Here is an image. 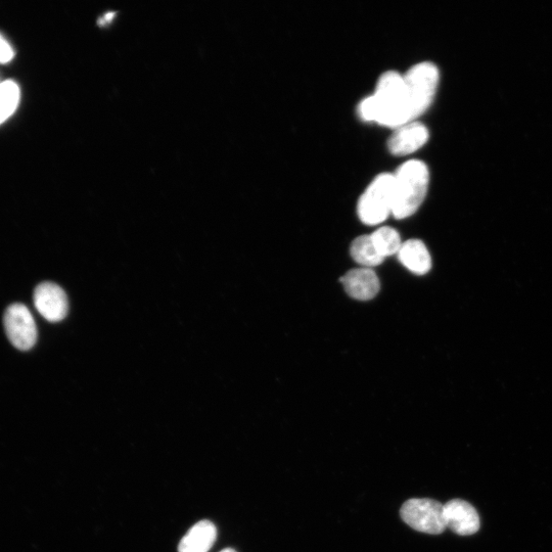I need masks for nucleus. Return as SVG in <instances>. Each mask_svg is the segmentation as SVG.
<instances>
[{"label": "nucleus", "mask_w": 552, "mask_h": 552, "mask_svg": "<svg viewBox=\"0 0 552 552\" xmlns=\"http://www.w3.org/2000/svg\"><path fill=\"white\" fill-rule=\"evenodd\" d=\"M430 184L428 166L420 160L403 163L394 174L392 215L405 219L416 213L424 203Z\"/></svg>", "instance_id": "1"}, {"label": "nucleus", "mask_w": 552, "mask_h": 552, "mask_svg": "<svg viewBox=\"0 0 552 552\" xmlns=\"http://www.w3.org/2000/svg\"><path fill=\"white\" fill-rule=\"evenodd\" d=\"M371 97L375 108L374 122L396 129L412 122L404 78L400 73L396 71L384 73L378 81L375 94Z\"/></svg>", "instance_id": "2"}, {"label": "nucleus", "mask_w": 552, "mask_h": 552, "mask_svg": "<svg viewBox=\"0 0 552 552\" xmlns=\"http://www.w3.org/2000/svg\"><path fill=\"white\" fill-rule=\"evenodd\" d=\"M411 121H416L432 105L440 80L437 66L423 62L412 66L403 75Z\"/></svg>", "instance_id": "3"}, {"label": "nucleus", "mask_w": 552, "mask_h": 552, "mask_svg": "<svg viewBox=\"0 0 552 552\" xmlns=\"http://www.w3.org/2000/svg\"><path fill=\"white\" fill-rule=\"evenodd\" d=\"M393 197L394 174L378 175L358 201L357 213L360 220L367 225L384 222L392 215Z\"/></svg>", "instance_id": "4"}, {"label": "nucleus", "mask_w": 552, "mask_h": 552, "mask_svg": "<svg viewBox=\"0 0 552 552\" xmlns=\"http://www.w3.org/2000/svg\"><path fill=\"white\" fill-rule=\"evenodd\" d=\"M402 520L414 530L438 535L445 531L444 505L429 498L407 500L400 510Z\"/></svg>", "instance_id": "5"}, {"label": "nucleus", "mask_w": 552, "mask_h": 552, "mask_svg": "<svg viewBox=\"0 0 552 552\" xmlns=\"http://www.w3.org/2000/svg\"><path fill=\"white\" fill-rule=\"evenodd\" d=\"M10 342L19 350H30L37 341L35 320L29 309L21 303L11 305L4 319Z\"/></svg>", "instance_id": "6"}, {"label": "nucleus", "mask_w": 552, "mask_h": 552, "mask_svg": "<svg viewBox=\"0 0 552 552\" xmlns=\"http://www.w3.org/2000/svg\"><path fill=\"white\" fill-rule=\"evenodd\" d=\"M34 305L39 314L51 322L63 320L69 311L64 290L53 283H43L34 291Z\"/></svg>", "instance_id": "7"}, {"label": "nucleus", "mask_w": 552, "mask_h": 552, "mask_svg": "<svg viewBox=\"0 0 552 552\" xmlns=\"http://www.w3.org/2000/svg\"><path fill=\"white\" fill-rule=\"evenodd\" d=\"M446 528L460 536H470L480 530V517L474 506L462 499H453L444 505Z\"/></svg>", "instance_id": "8"}, {"label": "nucleus", "mask_w": 552, "mask_h": 552, "mask_svg": "<svg viewBox=\"0 0 552 552\" xmlns=\"http://www.w3.org/2000/svg\"><path fill=\"white\" fill-rule=\"evenodd\" d=\"M428 128L417 121L409 122L396 129L388 142V149L394 156L416 153L429 141Z\"/></svg>", "instance_id": "9"}, {"label": "nucleus", "mask_w": 552, "mask_h": 552, "mask_svg": "<svg viewBox=\"0 0 552 552\" xmlns=\"http://www.w3.org/2000/svg\"><path fill=\"white\" fill-rule=\"evenodd\" d=\"M347 294L359 301H370L380 292L381 284L372 268H358L347 272L341 280Z\"/></svg>", "instance_id": "10"}, {"label": "nucleus", "mask_w": 552, "mask_h": 552, "mask_svg": "<svg viewBox=\"0 0 552 552\" xmlns=\"http://www.w3.org/2000/svg\"><path fill=\"white\" fill-rule=\"evenodd\" d=\"M398 257L407 269L418 275L427 274L432 268L430 252L420 240H409L403 243Z\"/></svg>", "instance_id": "11"}, {"label": "nucleus", "mask_w": 552, "mask_h": 552, "mask_svg": "<svg viewBox=\"0 0 552 552\" xmlns=\"http://www.w3.org/2000/svg\"><path fill=\"white\" fill-rule=\"evenodd\" d=\"M217 538V529L209 521H201L182 538L178 552H208Z\"/></svg>", "instance_id": "12"}, {"label": "nucleus", "mask_w": 552, "mask_h": 552, "mask_svg": "<svg viewBox=\"0 0 552 552\" xmlns=\"http://www.w3.org/2000/svg\"><path fill=\"white\" fill-rule=\"evenodd\" d=\"M20 103V85L12 79L0 82V125L14 116Z\"/></svg>", "instance_id": "13"}, {"label": "nucleus", "mask_w": 552, "mask_h": 552, "mask_svg": "<svg viewBox=\"0 0 552 552\" xmlns=\"http://www.w3.org/2000/svg\"><path fill=\"white\" fill-rule=\"evenodd\" d=\"M350 253L352 258L364 268L379 266L385 260L375 247L371 236H361L355 239Z\"/></svg>", "instance_id": "14"}, {"label": "nucleus", "mask_w": 552, "mask_h": 552, "mask_svg": "<svg viewBox=\"0 0 552 552\" xmlns=\"http://www.w3.org/2000/svg\"><path fill=\"white\" fill-rule=\"evenodd\" d=\"M371 237L384 258L398 254L403 244L397 230L388 226L379 228Z\"/></svg>", "instance_id": "15"}, {"label": "nucleus", "mask_w": 552, "mask_h": 552, "mask_svg": "<svg viewBox=\"0 0 552 552\" xmlns=\"http://www.w3.org/2000/svg\"><path fill=\"white\" fill-rule=\"evenodd\" d=\"M15 56L14 46L3 33H0V65L10 64Z\"/></svg>", "instance_id": "16"}, {"label": "nucleus", "mask_w": 552, "mask_h": 552, "mask_svg": "<svg viewBox=\"0 0 552 552\" xmlns=\"http://www.w3.org/2000/svg\"><path fill=\"white\" fill-rule=\"evenodd\" d=\"M220 552H237V551H236L235 549H233V548H226V549H224V550H222V551H220Z\"/></svg>", "instance_id": "17"}]
</instances>
